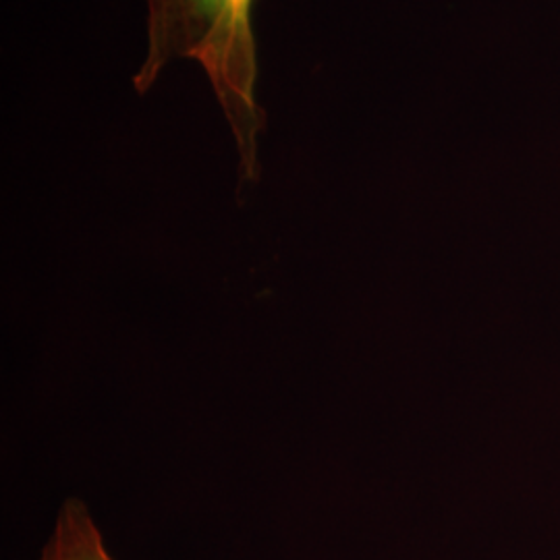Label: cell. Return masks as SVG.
I'll return each instance as SVG.
<instances>
[{
	"label": "cell",
	"mask_w": 560,
	"mask_h": 560,
	"mask_svg": "<svg viewBox=\"0 0 560 560\" xmlns=\"http://www.w3.org/2000/svg\"><path fill=\"white\" fill-rule=\"evenodd\" d=\"M38 560H119L104 540L92 509L81 499L60 504Z\"/></svg>",
	"instance_id": "cell-2"
},
{
	"label": "cell",
	"mask_w": 560,
	"mask_h": 560,
	"mask_svg": "<svg viewBox=\"0 0 560 560\" xmlns=\"http://www.w3.org/2000/svg\"><path fill=\"white\" fill-rule=\"evenodd\" d=\"M258 0H145V57L133 88L148 94L177 60L203 69L237 150L240 187L261 179L260 141L268 115L258 101Z\"/></svg>",
	"instance_id": "cell-1"
}]
</instances>
